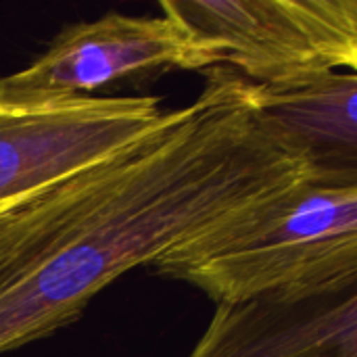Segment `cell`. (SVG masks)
Segmentation results:
<instances>
[{
  "label": "cell",
  "instance_id": "6da1fadb",
  "mask_svg": "<svg viewBox=\"0 0 357 357\" xmlns=\"http://www.w3.org/2000/svg\"><path fill=\"white\" fill-rule=\"evenodd\" d=\"M316 182L251 84L207 71L169 126L0 213V356L75 322L126 272L270 195Z\"/></svg>",
  "mask_w": 357,
  "mask_h": 357
},
{
  "label": "cell",
  "instance_id": "8992f818",
  "mask_svg": "<svg viewBox=\"0 0 357 357\" xmlns=\"http://www.w3.org/2000/svg\"><path fill=\"white\" fill-rule=\"evenodd\" d=\"M188 357H357L356 291L305 303L215 305Z\"/></svg>",
  "mask_w": 357,
  "mask_h": 357
},
{
  "label": "cell",
  "instance_id": "5b68a950",
  "mask_svg": "<svg viewBox=\"0 0 357 357\" xmlns=\"http://www.w3.org/2000/svg\"><path fill=\"white\" fill-rule=\"evenodd\" d=\"M159 17L107 13L63 27L27 67L19 84L92 96L111 86H146L172 71H209L224 65L220 46L163 4Z\"/></svg>",
  "mask_w": 357,
  "mask_h": 357
},
{
  "label": "cell",
  "instance_id": "7a4b0ae2",
  "mask_svg": "<svg viewBox=\"0 0 357 357\" xmlns=\"http://www.w3.org/2000/svg\"><path fill=\"white\" fill-rule=\"evenodd\" d=\"M215 305L305 303L356 291L357 184L301 182L255 201L149 266Z\"/></svg>",
  "mask_w": 357,
  "mask_h": 357
},
{
  "label": "cell",
  "instance_id": "277c9868",
  "mask_svg": "<svg viewBox=\"0 0 357 357\" xmlns=\"http://www.w3.org/2000/svg\"><path fill=\"white\" fill-rule=\"evenodd\" d=\"M251 84L357 67V0H163Z\"/></svg>",
  "mask_w": 357,
  "mask_h": 357
},
{
  "label": "cell",
  "instance_id": "52a82bcc",
  "mask_svg": "<svg viewBox=\"0 0 357 357\" xmlns=\"http://www.w3.org/2000/svg\"><path fill=\"white\" fill-rule=\"evenodd\" d=\"M251 98L268 130L310 161L318 182L357 184L356 73L251 84Z\"/></svg>",
  "mask_w": 357,
  "mask_h": 357
},
{
  "label": "cell",
  "instance_id": "3957f363",
  "mask_svg": "<svg viewBox=\"0 0 357 357\" xmlns=\"http://www.w3.org/2000/svg\"><path fill=\"white\" fill-rule=\"evenodd\" d=\"M157 96H84L0 77V213L169 126Z\"/></svg>",
  "mask_w": 357,
  "mask_h": 357
}]
</instances>
